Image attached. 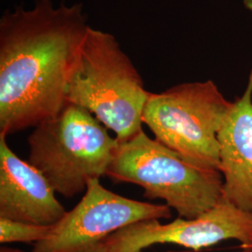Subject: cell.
Wrapping results in <instances>:
<instances>
[{"label":"cell","instance_id":"cell-1","mask_svg":"<svg viewBox=\"0 0 252 252\" xmlns=\"http://www.w3.org/2000/svg\"><path fill=\"white\" fill-rule=\"evenodd\" d=\"M90 26L81 3L35 0L0 19V135L58 116Z\"/></svg>","mask_w":252,"mask_h":252},{"label":"cell","instance_id":"cell-2","mask_svg":"<svg viewBox=\"0 0 252 252\" xmlns=\"http://www.w3.org/2000/svg\"><path fill=\"white\" fill-rule=\"evenodd\" d=\"M149 94L116 37L90 27L68 78L67 103L88 110L123 143L142 131Z\"/></svg>","mask_w":252,"mask_h":252},{"label":"cell","instance_id":"cell-3","mask_svg":"<svg viewBox=\"0 0 252 252\" xmlns=\"http://www.w3.org/2000/svg\"><path fill=\"white\" fill-rule=\"evenodd\" d=\"M106 176L140 186L146 198L162 199L183 219L197 218L222 199L220 172L188 162L143 130L119 143Z\"/></svg>","mask_w":252,"mask_h":252},{"label":"cell","instance_id":"cell-4","mask_svg":"<svg viewBox=\"0 0 252 252\" xmlns=\"http://www.w3.org/2000/svg\"><path fill=\"white\" fill-rule=\"evenodd\" d=\"M27 142L28 162L66 198L86 189L91 180L106 176L119 146L91 112L73 104L36 126Z\"/></svg>","mask_w":252,"mask_h":252},{"label":"cell","instance_id":"cell-5","mask_svg":"<svg viewBox=\"0 0 252 252\" xmlns=\"http://www.w3.org/2000/svg\"><path fill=\"white\" fill-rule=\"evenodd\" d=\"M232 106L214 81L185 82L150 93L142 122L157 141L188 162L220 171L218 134Z\"/></svg>","mask_w":252,"mask_h":252},{"label":"cell","instance_id":"cell-6","mask_svg":"<svg viewBox=\"0 0 252 252\" xmlns=\"http://www.w3.org/2000/svg\"><path fill=\"white\" fill-rule=\"evenodd\" d=\"M171 208L126 198L91 180L76 207L52 225L31 252H97L100 244L126 226L142 220L170 219Z\"/></svg>","mask_w":252,"mask_h":252},{"label":"cell","instance_id":"cell-7","mask_svg":"<svg viewBox=\"0 0 252 252\" xmlns=\"http://www.w3.org/2000/svg\"><path fill=\"white\" fill-rule=\"evenodd\" d=\"M227 240L252 248V214L222 198L194 219L179 217L166 224L150 220L126 226L100 244L97 252H142L158 244L198 252Z\"/></svg>","mask_w":252,"mask_h":252},{"label":"cell","instance_id":"cell-8","mask_svg":"<svg viewBox=\"0 0 252 252\" xmlns=\"http://www.w3.org/2000/svg\"><path fill=\"white\" fill-rule=\"evenodd\" d=\"M45 176L18 157L0 135V218L54 225L66 213Z\"/></svg>","mask_w":252,"mask_h":252},{"label":"cell","instance_id":"cell-9","mask_svg":"<svg viewBox=\"0 0 252 252\" xmlns=\"http://www.w3.org/2000/svg\"><path fill=\"white\" fill-rule=\"evenodd\" d=\"M222 198L252 214V68L218 134Z\"/></svg>","mask_w":252,"mask_h":252},{"label":"cell","instance_id":"cell-10","mask_svg":"<svg viewBox=\"0 0 252 252\" xmlns=\"http://www.w3.org/2000/svg\"><path fill=\"white\" fill-rule=\"evenodd\" d=\"M52 225H37L0 218V243H37L43 240Z\"/></svg>","mask_w":252,"mask_h":252},{"label":"cell","instance_id":"cell-11","mask_svg":"<svg viewBox=\"0 0 252 252\" xmlns=\"http://www.w3.org/2000/svg\"><path fill=\"white\" fill-rule=\"evenodd\" d=\"M0 252H24L22 251H19L16 249H11V248H8V247H2L0 249Z\"/></svg>","mask_w":252,"mask_h":252},{"label":"cell","instance_id":"cell-12","mask_svg":"<svg viewBox=\"0 0 252 252\" xmlns=\"http://www.w3.org/2000/svg\"><path fill=\"white\" fill-rule=\"evenodd\" d=\"M243 3L246 9L252 11V0H243Z\"/></svg>","mask_w":252,"mask_h":252},{"label":"cell","instance_id":"cell-13","mask_svg":"<svg viewBox=\"0 0 252 252\" xmlns=\"http://www.w3.org/2000/svg\"><path fill=\"white\" fill-rule=\"evenodd\" d=\"M252 252V248H243L240 252Z\"/></svg>","mask_w":252,"mask_h":252}]
</instances>
